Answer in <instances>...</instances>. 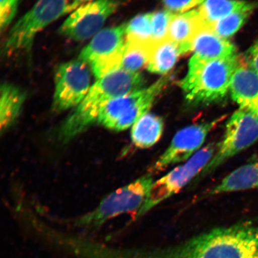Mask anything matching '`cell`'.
Listing matches in <instances>:
<instances>
[{
	"instance_id": "cell-1",
	"label": "cell",
	"mask_w": 258,
	"mask_h": 258,
	"mask_svg": "<svg viewBox=\"0 0 258 258\" xmlns=\"http://www.w3.org/2000/svg\"><path fill=\"white\" fill-rule=\"evenodd\" d=\"M125 258H258V227L216 228L166 249L128 251Z\"/></svg>"
},
{
	"instance_id": "cell-2",
	"label": "cell",
	"mask_w": 258,
	"mask_h": 258,
	"mask_svg": "<svg viewBox=\"0 0 258 258\" xmlns=\"http://www.w3.org/2000/svg\"><path fill=\"white\" fill-rule=\"evenodd\" d=\"M144 83L140 73L119 69L98 79L85 98L64 120L58 130L61 143H69L97 121L99 112L115 99L142 89Z\"/></svg>"
},
{
	"instance_id": "cell-3",
	"label": "cell",
	"mask_w": 258,
	"mask_h": 258,
	"mask_svg": "<svg viewBox=\"0 0 258 258\" xmlns=\"http://www.w3.org/2000/svg\"><path fill=\"white\" fill-rule=\"evenodd\" d=\"M240 62L237 55L218 59L194 55L188 73L180 84L186 101L193 105L222 101L230 90L232 77Z\"/></svg>"
},
{
	"instance_id": "cell-4",
	"label": "cell",
	"mask_w": 258,
	"mask_h": 258,
	"mask_svg": "<svg viewBox=\"0 0 258 258\" xmlns=\"http://www.w3.org/2000/svg\"><path fill=\"white\" fill-rule=\"evenodd\" d=\"M153 183L152 175L148 173L121 187L106 196L93 211L74 220L73 225L93 231L118 216L134 212L137 216L146 202Z\"/></svg>"
},
{
	"instance_id": "cell-5",
	"label": "cell",
	"mask_w": 258,
	"mask_h": 258,
	"mask_svg": "<svg viewBox=\"0 0 258 258\" xmlns=\"http://www.w3.org/2000/svg\"><path fill=\"white\" fill-rule=\"evenodd\" d=\"M82 4L76 0H38L10 30L5 53L9 55L30 49L40 32Z\"/></svg>"
},
{
	"instance_id": "cell-6",
	"label": "cell",
	"mask_w": 258,
	"mask_h": 258,
	"mask_svg": "<svg viewBox=\"0 0 258 258\" xmlns=\"http://www.w3.org/2000/svg\"><path fill=\"white\" fill-rule=\"evenodd\" d=\"M169 82L161 78L149 88L128 93L109 102L99 112L97 122L109 130L121 132L132 127L147 114Z\"/></svg>"
},
{
	"instance_id": "cell-7",
	"label": "cell",
	"mask_w": 258,
	"mask_h": 258,
	"mask_svg": "<svg viewBox=\"0 0 258 258\" xmlns=\"http://www.w3.org/2000/svg\"><path fill=\"white\" fill-rule=\"evenodd\" d=\"M219 144L211 143L200 150L183 164L154 182L146 202L137 215L140 217L185 187L202 172L218 150Z\"/></svg>"
},
{
	"instance_id": "cell-8",
	"label": "cell",
	"mask_w": 258,
	"mask_h": 258,
	"mask_svg": "<svg viewBox=\"0 0 258 258\" xmlns=\"http://www.w3.org/2000/svg\"><path fill=\"white\" fill-rule=\"evenodd\" d=\"M126 25L101 30L81 51L79 60L88 64L97 79L121 69Z\"/></svg>"
},
{
	"instance_id": "cell-9",
	"label": "cell",
	"mask_w": 258,
	"mask_h": 258,
	"mask_svg": "<svg viewBox=\"0 0 258 258\" xmlns=\"http://www.w3.org/2000/svg\"><path fill=\"white\" fill-rule=\"evenodd\" d=\"M258 140V116L246 109L235 111L226 124L223 140L203 171L212 172L226 161L255 143Z\"/></svg>"
},
{
	"instance_id": "cell-10",
	"label": "cell",
	"mask_w": 258,
	"mask_h": 258,
	"mask_svg": "<svg viewBox=\"0 0 258 258\" xmlns=\"http://www.w3.org/2000/svg\"><path fill=\"white\" fill-rule=\"evenodd\" d=\"M54 83L53 110L62 112L77 108L92 86L88 64L80 60L60 64L54 76Z\"/></svg>"
},
{
	"instance_id": "cell-11",
	"label": "cell",
	"mask_w": 258,
	"mask_h": 258,
	"mask_svg": "<svg viewBox=\"0 0 258 258\" xmlns=\"http://www.w3.org/2000/svg\"><path fill=\"white\" fill-rule=\"evenodd\" d=\"M116 0H96L79 6L59 29L62 36L76 41L93 37L102 30L105 22L117 11Z\"/></svg>"
},
{
	"instance_id": "cell-12",
	"label": "cell",
	"mask_w": 258,
	"mask_h": 258,
	"mask_svg": "<svg viewBox=\"0 0 258 258\" xmlns=\"http://www.w3.org/2000/svg\"><path fill=\"white\" fill-rule=\"evenodd\" d=\"M223 120L224 117H219L180 129L166 151L150 167L149 173L153 175L160 173L170 166L191 159L200 150L210 132Z\"/></svg>"
},
{
	"instance_id": "cell-13",
	"label": "cell",
	"mask_w": 258,
	"mask_h": 258,
	"mask_svg": "<svg viewBox=\"0 0 258 258\" xmlns=\"http://www.w3.org/2000/svg\"><path fill=\"white\" fill-rule=\"evenodd\" d=\"M232 99L239 105L258 116V73L246 63L240 62L232 77L230 86Z\"/></svg>"
},
{
	"instance_id": "cell-14",
	"label": "cell",
	"mask_w": 258,
	"mask_h": 258,
	"mask_svg": "<svg viewBox=\"0 0 258 258\" xmlns=\"http://www.w3.org/2000/svg\"><path fill=\"white\" fill-rule=\"evenodd\" d=\"M205 59H224L237 55L236 48L227 39L215 33L208 25L203 26L192 41L191 51Z\"/></svg>"
},
{
	"instance_id": "cell-15",
	"label": "cell",
	"mask_w": 258,
	"mask_h": 258,
	"mask_svg": "<svg viewBox=\"0 0 258 258\" xmlns=\"http://www.w3.org/2000/svg\"><path fill=\"white\" fill-rule=\"evenodd\" d=\"M205 25L198 10L174 14L170 23L168 38L179 47L181 54L188 53L197 32Z\"/></svg>"
},
{
	"instance_id": "cell-16",
	"label": "cell",
	"mask_w": 258,
	"mask_h": 258,
	"mask_svg": "<svg viewBox=\"0 0 258 258\" xmlns=\"http://www.w3.org/2000/svg\"><path fill=\"white\" fill-rule=\"evenodd\" d=\"M258 188V161L234 170L209 192L210 196Z\"/></svg>"
},
{
	"instance_id": "cell-17",
	"label": "cell",
	"mask_w": 258,
	"mask_h": 258,
	"mask_svg": "<svg viewBox=\"0 0 258 258\" xmlns=\"http://www.w3.org/2000/svg\"><path fill=\"white\" fill-rule=\"evenodd\" d=\"M0 92V129L3 134L17 120L26 95L19 87L8 83L2 85Z\"/></svg>"
},
{
	"instance_id": "cell-18",
	"label": "cell",
	"mask_w": 258,
	"mask_h": 258,
	"mask_svg": "<svg viewBox=\"0 0 258 258\" xmlns=\"http://www.w3.org/2000/svg\"><path fill=\"white\" fill-rule=\"evenodd\" d=\"M257 5L254 3L240 0H205L198 11L203 22L211 26L235 13L253 11Z\"/></svg>"
},
{
	"instance_id": "cell-19",
	"label": "cell",
	"mask_w": 258,
	"mask_h": 258,
	"mask_svg": "<svg viewBox=\"0 0 258 258\" xmlns=\"http://www.w3.org/2000/svg\"><path fill=\"white\" fill-rule=\"evenodd\" d=\"M164 125L162 118L147 113L131 127L132 143L141 149L153 147L162 137Z\"/></svg>"
},
{
	"instance_id": "cell-20",
	"label": "cell",
	"mask_w": 258,
	"mask_h": 258,
	"mask_svg": "<svg viewBox=\"0 0 258 258\" xmlns=\"http://www.w3.org/2000/svg\"><path fill=\"white\" fill-rule=\"evenodd\" d=\"M180 54L179 47L169 38L154 43L151 48L147 70L154 74H166L175 66Z\"/></svg>"
},
{
	"instance_id": "cell-21",
	"label": "cell",
	"mask_w": 258,
	"mask_h": 258,
	"mask_svg": "<svg viewBox=\"0 0 258 258\" xmlns=\"http://www.w3.org/2000/svg\"><path fill=\"white\" fill-rule=\"evenodd\" d=\"M154 44L126 39L121 69L137 73L144 66H147Z\"/></svg>"
},
{
	"instance_id": "cell-22",
	"label": "cell",
	"mask_w": 258,
	"mask_h": 258,
	"mask_svg": "<svg viewBox=\"0 0 258 258\" xmlns=\"http://www.w3.org/2000/svg\"><path fill=\"white\" fill-rule=\"evenodd\" d=\"M152 14H145L135 16L129 22L125 28L127 40L154 43L152 38Z\"/></svg>"
},
{
	"instance_id": "cell-23",
	"label": "cell",
	"mask_w": 258,
	"mask_h": 258,
	"mask_svg": "<svg viewBox=\"0 0 258 258\" xmlns=\"http://www.w3.org/2000/svg\"><path fill=\"white\" fill-rule=\"evenodd\" d=\"M253 12L243 11L235 13L214 22L211 26V28L218 36L227 39L233 36L240 30Z\"/></svg>"
},
{
	"instance_id": "cell-24",
	"label": "cell",
	"mask_w": 258,
	"mask_h": 258,
	"mask_svg": "<svg viewBox=\"0 0 258 258\" xmlns=\"http://www.w3.org/2000/svg\"><path fill=\"white\" fill-rule=\"evenodd\" d=\"M151 14L153 41L154 43H157L168 38L170 23L174 14L167 10Z\"/></svg>"
},
{
	"instance_id": "cell-25",
	"label": "cell",
	"mask_w": 258,
	"mask_h": 258,
	"mask_svg": "<svg viewBox=\"0 0 258 258\" xmlns=\"http://www.w3.org/2000/svg\"><path fill=\"white\" fill-rule=\"evenodd\" d=\"M19 0H0V29L3 31L12 23L17 12Z\"/></svg>"
},
{
	"instance_id": "cell-26",
	"label": "cell",
	"mask_w": 258,
	"mask_h": 258,
	"mask_svg": "<svg viewBox=\"0 0 258 258\" xmlns=\"http://www.w3.org/2000/svg\"><path fill=\"white\" fill-rule=\"evenodd\" d=\"M167 11L181 14L195 6L202 5L205 0H161Z\"/></svg>"
},
{
	"instance_id": "cell-27",
	"label": "cell",
	"mask_w": 258,
	"mask_h": 258,
	"mask_svg": "<svg viewBox=\"0 0 258 258\" xmlns=\"http://www.w3.org/2000/svg\"><path fill=\"white\" fill-rule=\"evenodd\" d=\"M245 59L247 66L258 73V39L247 50Z\"/></svg>"
},
{
	"instance_id": "cell-28",
	"label": "cell",
	"mask_w": 258,
	"mask_h": 258,
	"mask_svg": "<svg viewBox=\"0 0 258 258\" xmlns=\"http://www.w3.org/2000/svg\"><path fill=\"white\" fill-rule=\"evenodd\" d=\"M76 1L79 2L81 3H83V2H85L90 1V0H76Z\"/></svg>"
}]
</instances>
